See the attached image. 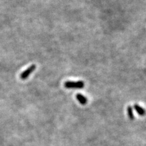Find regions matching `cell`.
I'll return each instance as SVG.
<instances>
[{
  "label": "cell",
  "instance_id": "2",
  "mask_svg": "<svg viewBox=\"0 0 146 146\" xmlns=\"http://www.w3.org/2000/svg\"><path fill=\"white\" fill-rule=\"evenodd\" d=\"M36 69V65H33L30 66L29 68H27L26 70H25L24 71H23L21 74H20V78L22 80H26L28 77L33 73V72H34Z\"/></svg>",
  "mask_w": 146,
  "mask_h": 146
},
{
  "label": "cell",
  "instance_id": "1",
  "mask_svg": "<svg viewBox=\"0 0 146 146\" xmlns=\"http://www.w3.org/2000/svg\"><path fill=\"white\" fill-rule=\"evenodd\" d=\"M64 86L66 88L82 89L84 87L85 84L83 81H66L64 84Z\"/></svg>",
  "mask_w": 146,
  "mask_h": 146
},
{
  "label": "cell",
  "instance_id": "3",
  "mask_svg": "<svg viewBox=\"0 0 146 146\" xmlns=\"http://www.w3.org/2000/svg\"><path fill=\"white\" fill-rule=\"evenodd\" d=\"M76 98L79 100V102L82 105H85L86 103H87V101H88L87 99H86V98L84 96V95H82V94H77L76 95Z\"/></svg>",
  "mask_w": 146,
  "mask_h": 146
},
{
  "label": "cell",
  "instance_id": "4",
  "mask_svg": "<svg viewBox=\"0 0 146 146\" xmlns=\"http://www.w3.org/2000/svg\"><path fill=\"white\" fill-rule=\"evenodd\" d=\"M134 108H135V110L136 111V112L138 113L139 115H141V116L145 115V110L143 108L141 107V106H139V105L135 104L134 105Z\"/></svg>",
  "mask_w": 146,
  "mask_h": 146
},
{
  "label": "cell",
  "instance_id": "5",
  "mask_svg": "<svg viewBox=\"0 0 146 146\" xmlns=\"http://www.w3.org/2000/svg\"><path fill=\"white\" fill-rule=\"evenodd\" d=\"M127 112H128V115H129L130 119H134L133 110V108H132V107L131 106L128 107Z\"/></svg>",
  "mask_w": 146,
  "mask_h": 146
}]
</instances>
